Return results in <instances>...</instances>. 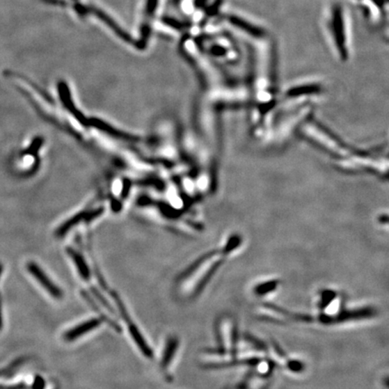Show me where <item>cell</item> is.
I'll return each instance as SVG.
<instances>
[{"label": "cell", "instance_id": "1", "mask_svg": "<svg viewBox=\"0 0 389 389\" xmlns=\"http://www.w3.org/2000/svg\"><path fill=\"white\" fill-rule=\"evenodd\" d=\"M228 258V254L223 249L205 254L201 258L193 262L189 268H186L179 276L177 283L193 277L197 278V283L194 285V289H193L192 292L193 298H196L204 290L207 285L212 280L214 274L221 268L223 263Z\"/></svg>", "mask_w": 389, "mask_h": 389}, {"label": "cell", "instance_id": "2", "mask_svg": "<svg viewBox=\"0 0 389 389\" xmlns=\"http://www.w3.org/2000/svg\"><path fill=\"white\" fill-rule=\"evenodd\" d=\"M161 0H139L136 15L134 45L145 46L152 36Z\"/></svg>", "mask_w": 389, "mask_h": 389}, {"label": "cell", "instance_id": "3", "mask_svg": "<svg viewBox=\"0 0 389 389\" xmlns=\"http://www.w3.org/2000/svg\"><path fill=\"white\" fill-rule=\"evenodd\" d=\"M214 333L219 350L230 354L237 352L240 344L237 321L228 315H223L214 324Z\"/></svg>", "mask_w": 389, "mask_h": 389}, {"label": "cell", "instance_id": "4", "mask_svg": "<svg viewBox=\"0 0 389 389\" xmlns=\"http://www.w3.org/2000/svg\"><path fill=\"white\" fill-rule=\"evenodd\" d=\"M329 27L333 45L342 60L349 57L347 27L345 15L341 4H335L331 10Z\"/></svg>", "mask_w": 389, "mask_h": 389}, {"label": "cell", "instance_id": "5", "mask_svg": "<svg viewBox=\"0 0 389 389\" xmlns=\"http://www.w3.org/2000/svg\"><path fill=\"white\" fill-rule=\"evenodd\" d=\"M110 294H111L112 299L115 300L116 304L118 305V310L120 312L122 319H124L127 324L128 331H129L132 339L136 342L137 347L139 348L143 356L148 358V359H152L153 357V351L151 347H150L148 342H146L145 337H143L142 333H141L140 329L138 328L136 324L132 321L131 317L129 314H128L127 308H125L124 302H122L120 296H119L118 294L115 292V291H111Z\"/></svg>", "mask_w": 389, "mask_h": 389}, {"label": "cell", "instance_id": "6", "mask_svg": "<svg viewBox=\"0 0 389 389\" xmlns=\"http://www.w3.org/2000/svg\"><path fill=\"white\" fill-rule=\"evenodd\" d=\"M255 313L259 319L274 324H286L293 321V312L268 303L257 306Z\"/></svg>", "mask_w": 389, "mask_h": 389}, {"label": "cell", "instance_id": "7", "mask_svg": "<svg viewBox=\"0 0 389 389\" xmlns=\"http://www.w3.org/2000/svg\"><path fill=\"white\" fill-rule=\"evenodd\" d=\"M27 269H29L31 275L38 281L39 284L41 285L54 299H61L63 298V290H61L59 287L56 286V285L53 283V280L48 278V276L46 275L45 271H42V269L40 268L38 264L30 262L27 264Z\"/></svg>", "mask_w": 389, "mask_h": 389}, {"label": "cell", "instance_id": "8", "mask_svg": "<svg viewBox=\"0 0 389 389\" xmlns=\"http://www.w3.org/2000/svg\"><path fill=\"white\" fill-rule=\"evenodd\" d=\"M228 21L231 26L241 31V32L246 33L247 35L252 36V38L262 39L267 35L266 31L263 30L262 27L251 23L250 21L245 19L244 17H239V15H229Z\"/></svg>", "mask_w": 389, "mask_h": 389}, {"label": "cell", "instance_id": "9", "mask_svg": "<svg viewBox=\"0 0 389 389\" xmlns=\"http://www.w3.org/2000/svg\"><path fill=\"white\" fill-rule=\"evenodd\" d=\"M101 320L93 318V319L84 321L79 326L73 327V328L67 331L63 335V340L66 342H74L79 337L84 336L86 333H88L90 331L97 328L100 326Z\"/></svg>", "mask_w": 389, "mask_h": 389}, {"label": "cell", "instance_id": "10", "mask_svg": "<svg viewBox=\"0 0 389 389\" xmlns=\"http://www.w3.org/2000/svg\"><path fill=\"white\" fill-rule=\"evenodd\" d=\"M180 341L176 336L168 337L165 345L164 355L161 359V367L166 370L168 366L170 365L173 361L174 356H175L177 349H179Z\"/></svg>", "mask_w": 389, "mask_h": 389}, {"label": "cell", "instance_id": "11", "mask_svg": "<svg viewBox=\"0 0 389 389\" xmlns=\"http://www.w3.org/2000/svg\"><path fill=\"white\" fill-rule=\"evenodd\" d=\"M280 280H278L263 281V283H258L254 287V295H256L258 298H265V296L275 293L278 290V287L280 286Z\"/></svg>", "mask_w": 389, "mask_h": 389}, {"label": "cell", "instance_id": "12", "mask_svg": "<svg viewBox=\"0 0 389 389\" xmlns=\"http://www.w3.org/2000/svg\"><path fill=\"white\" fill-rule=\"evenodd\" d=\"M68 253L70 258L73 260V262H74L77 271L79 272V275L81 276L84 280H90V268L88 267V264L86 263L84 257H82L81 254L75 252L74 250H69Z\"/></svg>", "mask_w": 389, "mask_h": 389}, {"label": "cell", "instance_id": "13", "mask_svg": "<svg viewBox=\"0 0 389 389\" xmlns=\"http://www.w3.org/2000/svg\"><path fill=\"white\" fill-rule=\"evenodd\" d=\"M82 296H84V298L85 299L86 301L88 303V305H90L91 308H93L94 310L96 311L97 313L100 315V317L102 318V319L105 321L106 324H109V326L112 327V328L118 331V332L119 331L121 330L120 327H119L118 324H115L114 321H113L111 319H109V318L107 317L106 315L104 314L102 311L100 310V308H97V306L96 305V304H95L93 301H92L90 296H88L87 293L82 292Z\"/></svg>", "mask_w": 389, "mask_h": 389}]
</instances>
